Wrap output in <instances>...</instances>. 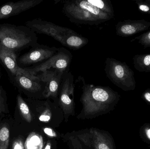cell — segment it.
I'll return each mask as SVG.
<instances>
[{"label":"cell","instance_id":"8992f818","mask_svg":"<svg viewBox=\"0 0 150 149\" xmlns=\"http://www.w3.org/2000/svg\"><path fill=\"white\" fill-rule=\"evenodd\" d=\"M73 55L68 50L63 47L58 48L56 53L50 58L41 64L31 68H27L33 75L50 69H55L65 73L69 71Z\"/></svg>","mask_w":150,"mask_h":149},{"label":"cell","instance_id":"ba28073f","mask_svg":"<svg viewBox=\"0 0 150 149\" xmlns=\"http://www.w3.org/2000/svg\"><path fill=\"white\" fill-rule=\"evenodd\" d=\"M58 50L55 47H49L46 45L37 43L31 47L26 53L17 59L18 65L22 68L42 61H46L53 56Z\"/></svg>","mask_w":150,"mask_h":149},{"label":"cell","instance_id":"4316f807","mask_svg":"<svg viewBox=\"0 0 150 149\" xmlns=\"http://www.w3.org/2000/svg\"><path fill=\"white\" fill-rule=\"evenodd\" d=\"M43 149H52V144L51 141H48L47 143L46 144L45 146L44 147V148Z\"/></svg>","mask_w":150,"mask_h":149},{"label":"cell","instance_id":"e0dca14e","mask_svg":"<svg viewBox=\"0 0 150 149\" xmlns=\"http://www.w3.org/2000/svg\"><path fill=\"white\" fill-rule=\"evenodd\" d=\"M17 103L19 111L24 120L29 123L31 122L32 117L29 106L21 94H18L17 96Z\"/></svg>","mask_w":150,"mask_h":149},{"label":"cell","instance_id":"4fadbf2b","mask_svg":"<svg viewBox=\"0 0 150 149\" xmlns=\"http://www.w3.org/2000/svg\"><path fill=\"white\" fill-rule=\"evenodd\" d=\"M150 22L142 20H127L120 21L116 24L115 29L118 36L123 37L131 36L149 29Z\"/></svg>","mask_w":150,"mask_h":149},{"label":"cell","instance_id":"5b68a950","mask_svg":"<svg viewBox=\"0 0 150 149\" xmlns=\"http://www.w3.org/2000/svg\"><path fill=\"white\" fill-rule=\"evenodd\" d=\"M105 63L106 75L113 84L126 92L135 90L134 72L126 63L108 57Z\"/></svg>","mask_w":150,"mask_h":149},{"label":"cell","instance_id":"cb8c5ba5","mask_svg":"<svg viewBox=\"0 0 150 149\" xmlns=\"http://www.w3.org/2000/svg\"><path fill=\"white\" fill-rule=\"evenodd\" d=\"M142 98L147 104L150 105V88L146 89L143 92Z\"/></svg>","mask_w":150,"mask_h":149},{"label":"cell","instance_id":"83f0119b","mask_svg":"<svg viewBox=\"0 0 150 149\" xmlns=\"http://www.w3.org/2000/svg\"><path fill=\"white\" fill-rule=\"evenodd\" d=\"M1 70L0 69V80H1Z\"/></svg>","mask_w":150,"mask_h":149},{"label":"cell","instance_id":"44dd1931","mask_svg":"<svg viewBox=\"0 0 150 149\" xmlns=\"http://www.w3.org/2000/svg\"><path fill=\"white\" fill-rule=\"evenodd\" d=\"M135 2L141 12L150 15V0H137Z\"/></svg>","mask_w":150,"mask_h":149},{"label":"cell","instance_id":"7c38bea8","mask_svg":"<svg viewBox=\"0 0 150 149\" xmlns=\"http://www.w3.org/2000/svg\"><path fill=\"white\" fill-rule=\"evenodd\" d=\"M44 0H21L9 2L0 6V20L17 15L40 4Z\"/></svg>","mask_w":150,"mask_h":149},{"label":"cell","instance_id":"9a60e30c","mask_svg":"<svg viewBox=\"0 0 150 149\" xmlns=\"http://www.w3.org/2000/svg\"><path fill=\"white\" fill-rule=\"evenodd\" d=\"M133 60L136 70L141 72H150V54L135 55Z\"/></svg>","mask_w":150,"mask_h":149},{"label":"cell","instance_id":"277c9868","mask_svg":"<svg viewBox=\"0 0 150 149\" xmlns=\"http://www.w3.org/2000/svg\"><path fill=\"white\" fill-rule=\"evenodd\" d=\"M25 26L36 33L52 37L62 45L70 49H72L74 41L78 35L69 28L62 27L40 18L27 21Z\"/></svg>","mask_w":150,"mask_h":149},{"label":"cell","instance_id":"603a6c76","mask_svg":"<svg viewBox=\"0 0 150 149\" xmlns=\"http://www.w3.org/2000/svg\"><path fill=\"white\" fill-rule=\"evenodd\" d=\"M52 117V113L48 108L43 112L41 115L40 116L39 120L43 122H48L51 120Z\"/></svg>","mask_w":150,"mask_h":149},{"label":"cell","instance_id":"ffe728a7","mask_svg":"<svg viewBox=\"0 0 150 149\" xmlns=\"http://www.w3.org/2000/svg\"><path fill=\"white\" fill-rule=\"evenodd\" d=\"M137 39L138 43L144 47V48H150V31L144 33L131 40V42Z\"/></svg>","mask_w":150,"mask_h":149},{"label":"cell","instance_id":"5bb4252c","mask_svg":"<svg viewBox=\"0 0 150 149\" xmlns=\"http://www.w3.org/2000/svg\"><path fill=\"white\" fill-rule=\"evenodd\" d=\"M94 149H115L112 139L106 134L98 129L91 131Z\"/></svg>","mask_w":150,"mask_h":149},{"label":"cell","instance_id":"52a82bcc","mask_svg":"<svg viewBox=\"0 0 150 149\" xmlns=\"http://www.w3.org/2000/svg\"><path fill=\"white\" fill-rule=\"evenodd\" d=\"M74 76L71 72L64 73L59 92V104L64 114L74 115Z\"/></svg>","mask_w":150,"mask_h":149},{"label":"cell","instance_id":"d6986e66","mask_svg":"<svg viewBox=\"0 0 150 149\" xmlns=\"http://www.w3.org/2000/svg\"><path fill=\"white\" fill-rule=\"evenodd\" d=\"M140 136L143 141L150 144V123H145L141 127Z\"/></svg>","mask_w":150,"mask_h":149},{"label":"cell","instance_id":"ac0fdd59","mask_svg":"<svg viewBox=\"0 0 150 149\" xmlns=\"http://www.w3.org/2000/svg\"><path fill=\"white\" fill-rule=\"evenodd\" d=\"M9 130L5 125L0 127V149H8L9 143Z\"/></svg>","mask_w":150,"mask_h":149},{"label":"cell","instance_id":"7a4b0ae2","mask_svg":"<svg viewBox=\"0 0 150 149\" xmlns=\"http://www.w3.org/2000/svg\"><path fill=\"white\" fill-rule=\"evenodd\" d=\"M80 101L86 115H95L114 106L119 101L120 94L108 87L95 86L83 81Z\"/></svg>","mask_w":150,"mask_h":149},{"label":"cell","instance_id":"6da1fadb","mask_svg":"<svg viewBox=\"0 0 150 149\" xmlns=\"http://www.w3.org/2000/svg\"><path fill=\"white\" fill-rule=\"evenodd\" d=\"M63 11L72 22L98 25L112 18L114 11L108 0H69L63 4Z\"/></svg>","mask_w":150,"mask_h":149},{"label":"cell","instance_id":"2e32d148","mask_svg":"<svg viewBox=\"0 0 150 149\" xmlns=\"http://www.w3.org/2000/svg\"><path fill=\"white\" fill-rule=\"evenodd\" d=\"M43 140L42 136L36 133H31L27 137L25 143V149H43Z\"/></svg>","mask_w":150,"mask_h":149},{"label":"cell","instance_id":"484cf974","mask_svg":"<svg viewBox=\"0 0 150 149\" xmlns=\"http://www.w3.org/2000/svg\"><path fill=\"white\" fill-rule=\"evenodd\" d=\"M23 146L22 142H16L13 146V149H24Z\"/></svg>","mask_w":150,"mask_h":149},{"label":"cell","instance_id":"d4e9b609","mask_svg":"<svg viewBox=\"0 0 150 149\" xmlns=\"http://www.w3.org/2000/svg\"><path fill=\"white\" fill-rule=\"evenodd\" d=\"M44 132L48 136L51 137H54L57 136L55 132L52 129L46 127L44 129Z\"/></svg>","mask_w":150,"mask_h":149},{"label":"cell","instance_id":"30bf717a","mask_svg":"<svg viewBox=\"0 0 150 149\" xmlns=\"http://www.w3.org/2000/svg\"><path fill=\"white\" fill-rule=\"evenodd\" d=\"M64 73L51 69L40 73L37 76L46 84L44 98H57Z\"/></svg>","mask_w":150,"mask_h":149},{"label":"cell","instance_id":"3957f363","mask_svg":"<svg viewBox=\"0 0 150 149\" xmlns=\"http://www.w3.org/2000/svg\"><path fill=\"white\" fill-rule=\"evenodd\" d=\"M38 40L36 33L25 25L0 24V45L16 54L34 46Z\"/></svg>","mask_w":150,"mask_h":149},{"label":"cell","instance_id":"7402d4cb","mask_svg":"<svg viewBox=\"0 0 150 149\" xmlns=\"http://www.w3.org/2000/svg\"><path fill=\"white\" fill-rule=\"evenodd\" d=\"M6 101V92L3 87L2 86H0V114L4 110Z\"/></svg>","mask_w":150,"mask_h":149},{"label":"cell","instance_id":"9c48e42d","mask_svg":"<svg viewBox=\"0 0 150 149\" xmlns=\"http://www.w3.org/2000/svg\"><path fill=\"white\" fill-rule=\"evenodd\" d=\"M0 63L11 75H22L36 80H40L37 75H33L27 67L22 68L18 65L17 54L0 45Z\"/></svg>","mask_w":150,"mask_h":149},{"label":"cell","instance_id":"8fae6325","mask_svg":"<svg viewBox=\"0 0 150 149\" xmlns=\"http://www.w3.org/2000/svg\"><path fill=\"white\" fill-rule=\"evenodd\" d=\"M11 82L19 90L34 95L40 94L44 98L46 84L41 80H36L22 75L8 74Z\"/></svg>","mask_w":150,"mask_h":149}]
</instances>
